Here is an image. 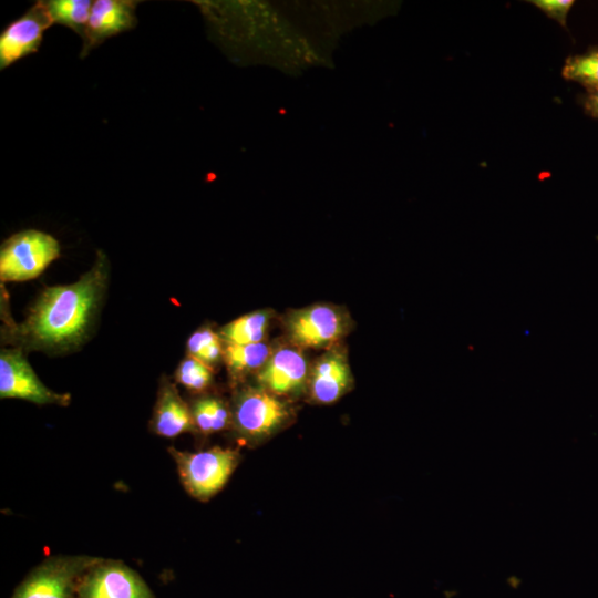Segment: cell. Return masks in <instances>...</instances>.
I'll use <instances>...</instances> for the list:
<instances>
[{"label": "cell", "mask_w": 598, "mask_h": 598, "mask_svg": "<svg viewBox=\"0 0 598 598\" xmlns=\"http://www.w3.org/2000/svg\"><path fill=\"white\" fill-rule=\"evenodd\" d=\"M109 280V261L99 252L78 281L45 288L25 319L8 324L6 341L22 351L64 352L80 346L93 327Z\"/></svg>", "instance_id": "6da1fadb"}, {"label": "cell", "mask_w": 598, "mask_h": 598, "mask_svg": "<svg viewBox=\"0 0 598 598\" xmlns=\"http://www.w3.org/2000/svg\"><path fill=\"white\" fill-rule=\"evenodd\" d=\"M175 458L181 481L195 498L207 501L228 482L238 462L236 450L215 446L198 452L169 450Z\"/></svg>", "instance_id": "7a4b0ae2"}, {"label": "cell", "mask_w": 598, "mask_h": 598, "mask_svg": "<svg viewBox=\"0 0 598 598\" xmlns=\"http://www.w3.org/2000/svg\"><path fill=\"white\" fill-rule=\"evenodd\" d=\"M60 256V244L50 234L27 229L7 238L0 249L1 281L37 278Z\"/></svg>", "instance_id": "3957f363"}, {"label": "cell", "mask_w": 598, "mask_h": 598, "mask_svg": "<svg viewBox=\"0 0 598 598\" xmlns=\"http://www.w3.org/2000/svg\"><path fill=\"white\" fill-rule=\"evenodd\" d=\"M287 405L262 388H248L235 401L231 420L239 435L248 441L265 439L288 420Z\"/></svg>", "instance_id": "277c9868"}, {"label": "cell", "mask_w": 598, "mask_h": 598, "mask_svg": "<svg viewBox=\"0 0 598 598\" xmlns=\"http://www.w3.org/2000/svg\"><path fill=\"white\" fill-rule=\"evenodd\" d=\"M348 316L338 307L315 305L292 312L286 327L290 340L301 348H330L349 329Z\"/></svg>", "instance_id": "5b68a950"}, {"label": "cell", "mask_w": 598, "mask_h": 598, "mask_svg": "<svg viewBox=\"0 0 598 598\" xmlns=\"http://www.w3.org/2000/svg\"><path fill=\"white\" fill-rule=\"evenodd\" d=\"M0 396L35 404L68 405L70 402L69 394L56 393L41 382L19 348L1 350Z\"/></svg>", "instance_id": "8992f818"}, {"label": "cell", "mask_w": 598, "mask_h": 598, "mask_svg": "<svg viewBox=\"0 0 598 598\" xmlns=\"http://www.w3.org/2000/svg\"><path fill=\"white\" fill-rule=\"evenodd\" d=\"M95 560L85 557H56L35 568L12 598H73L80 575Z\"/></svg>", "instance_id": "52a82bcc"}, {"label": "cell", "mask_w": 598, "mask_h": 598, "mask_svg": "<svg viewBox=\"0 0 598 598\" xmlns=\"http://www.w3.org/2000/svg\"><path fill=\"white\" fill-rule=\"evenodd\" d=\"M78 598H155L145 581L121 563L93 564L78 582Z\"/></svg>", "instance_id": "ba28073f"}, {"label": "cell", "mask_w": 598, "mask_h": 598, "mask_svg": "<svg viewBox=\"0 0 598 598\" xmlns=\"http://www.w3.org/2000/svg\"><path fill=\"white\" fill-rule=\"evenodd\" d=\"M53 24L45 1H37L24 14L10 22L0 34V69L37 52L44 31Z\"/></svg>", "instance_id": "9c48e42d"}, {"label": "cell", "mask_w": 598, "mask_h": 598, "mask_svg": "<svg viewBox=\"0 0 598 598\" xmlns=\"http://www.w3.org/2000/svg\"><path fill=\"white\" fill-rule=\"evenodd\" d=\"M308 378V362L303 353L293 347H281L271 352L258 372L260 388L282 396L301 392Z\"/></svg>", "instance_id": "30bf717a"}, {"label": "cell", "mask_w": 598, "mask_h": 598, "mask_svg": "<svg viewBox=\"0 0 598 598\" xmlns=\"http://www.w3.org/2000/svg\"><path fill=\"white\" fill-rule=\"evenodd\" d=\"M133 0H96L93 2L89 23L82 38L81 58L107 38L133 29L137 19Z\"/></svg>", "instance_id": "8fae6325"}, {"label": "cell", "mask_w": 598, "mask_h": 598, "mask_svg": "<svg viewBox=\"0 0 598 598\" xmlns=\"http://www.w3.org/2000/svg\"><path fill=\"white\" fill-rule=\"evenodd\" d=\"M352 382L346 354L331 349L321 355L312 368L309 379L311 399L319 404L338 401Z\"/></svg>", "instance_id": "7c38bea8"}, {"label": "cell", "mask_w": 598, "mask_h": 598, "mask_svg": "<svg viewBox=\"0 0 598 598\" xmlns=\"http://www.w3.org/2000/svg\"><path fill=\"white\" fill-rule=\"evenodd\" d=\"M151 424L154 433L169 439L196 430L192 410L166 378L161 381Z\"/></svg>", "instance_id": "4fadbf2b"}, {"label": "cell", "mask_w": 598, "mask_h": 598, "mask_svg": "<svg viewBox=\"0 0 598 598\" xmlns=\"http://www.w3.org/2000/svg\"><path fill=\"white\" fill-rule=\"evenodd\" d=\"M267 343L235 344L225 343L224 360L234 379H239L260 370L271 354Z\"/></svg>", "instance_id": "5bb4252c"}, {"label": "cell", "mask_w": 598, "mask_h": 598, "mask_svg": "<svg viewBox=\"0 0 598 598\" xmlns=\"http://www.w3.org/2000/svg\"><path fill=\"white\" fill-rule=\"evenodd\" d=\"M270 315L265 310L244 315L227 323L220 330L225 343L250 344L262 342Z\"/></svg>", "instance_id": "9a60e30c"}, {"label": "cell", "mask_w": 598, "mask_h": 598, "mask_svg": "<svg viewBox=\"0 0 598 598\" xmlns=\"http://www.w3.org/2000/svg\"><path fill=\"white\" fill-rule=\"evenodd\" d=\"M91 0L45 1L53 23L68 27L83 38L93 7Z\"/></svg>", "instance_id": "2e32d148"}, {"label": "cell", "mask_w": 598, "mask_h": 598, "mask_svg": "<svg viewBox=\"0 0 598 598\" xmlns=\"http://www.w3.org/2000/svg\"><path fill=\"white\" fill-rule=\"evenodd\" d=\"M195 426L202 433L212 434L228 426L231 413L226 404L216 398H203L192 409Z\"/></svg>", "instance_id": "e0dca14e"}, {"label": "cell", "mask_w": 598, "mask_h": 598, "mask_svg": "<svg viewBox=\"0 0 598 598\" xmlns=\"http://www.w3.org/2000/svg\"><path fill=\"white\" fill-rule=\"evenodd\" d=\"M561 74L566 80L586 87L588 93L598 91V48H591L584 54L568 56Z\"/></svg>", "instance_id": "ac0fdd59"}, {"label": "cell", "mask_w": 598, "mask_h": 598, "mask_svg": "<svg viewBox=\"0 0 598 598\" xmlns=\"http://www.w3.org/2000/svg\"><path fill=\"white\" fill-rule=\"evenodd\" d=\"M209 327L193 332L187 340L188 355L198 359L210 368L224 357L223 339Z\"/></svg>", "instance_id": "d6986e66"}, {"label": "cell", "mask_w": 598, "mask_h": 598, "mask_svg": "<svg viewBox=\"0 0 598 598\" xmlns=\"http://www.w3.org/2000/svg\"><path fill=\"white\" fill-rule=\"evenodd\" d=\"M176 381L192 392H202L213 382L212 368L198 359L187 355L175 372Z\"/></svg>", "instance_id": "ffe728a7"}, {"label": "cell", "mask_w": 598, "mask_h": 598, "mask_svg": "<svg viewBox=\"0 0 598 598\" xmlns=\"http://www.w3.org/2000/svg\"><path fill=\"white\" fill-rule=\"evenodd\" d=\"M530 3L540 9L549 18L556 20L564 28L567 27L566 20L574 4L573 0H532Z\"/></svg>", "instance_id": "44dd1931"}, {"label": "cell", "mask_w": 598, "mask_h": 598, "mask_svg": "<svg viewBox=\"0 0 598 598\" xmlns=\"http://www.w3.org/2000/svg\"><path fill=\"white\" fill-rule=\"evenodd\" d=\"M584 107L588 114L598 120V91L587 94Z\"/></svg>", "instance_id": "7402d4cb"}]
</instances>
